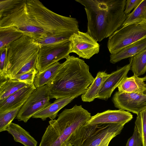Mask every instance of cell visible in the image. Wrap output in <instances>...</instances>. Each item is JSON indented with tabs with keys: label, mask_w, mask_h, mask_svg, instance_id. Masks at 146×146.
Wrapping results in <instances>:
<instances>
[{
	"label": "cell",
	"mask_w": 146,
	"mask_h": 146,
	"mask_svg": "<svg viewBox=\"0 0 146 146\" xmlns=\"http://www.w3.org/2000/svg\"><path fill=\"white\" fill-rule=\"evenodd\" d=\"M143 94L146 95V89L143 92Z\"/></svg>",
	"instance_id": "cell-36"
},
{
	"label": "cell",
	"mask_w": 146,
	"mask_h": 146,
	"mask_svg": "<svg viewBox=\"0 0 146 146\" xmlns=\"http://www.w3.org/2000/svg\"><path fill=\"white\" fill-rule=\"evenodd\" d=\"M49 92L47 85L36 88L21 108L15 118L26 123L35 114L48 106L51 104Z\"/></svg>",
	"instance_id": "cell-9"
},
{
	"label": "cell",
	"mask_w": 146,
	"mask_h": 146,
	"mask_svg": "<svg viewBox=\"0 0 146 146\" xmlns=\"http://www.w3.org/2000/svg\"><path fill=\"white\" fill-rule=\"evenodd\" d=\"M26 5L31 21L47 37H70L73 33L79 31L78 23L75 18L57 14L38 0H27Z\"/></svg>",
	"instance_id": "cell-4"
},
{
	"label": "cell",
	"mask_w": 146,
	"mask_h": 146,
	"mask_svg": "<svg viewBox=\"0 0 146 146\" xmlns=\"http://www.w3.org/2000/svg\"><path fill=\"white\" fill-rule=\"evenodd\" d=\"M113 139L112 138H110L104 140L97 146H108L110 142Z\"/></svg>",
	"instance_id": "cell-35"
},
{
	"label": "cell",
	"mask_w": 146,
	"mask_h": 146,
	"mask_svg": "<svg viewBox=\"0 0 146 146\" xmlns=\"http://www.w3.org/2000/svg\"><path fill=\"white\" fill-rule=\"evenodd\" d=\"M38 72L35 68L23 74L16 75L11 79L31 84H33L36 75Z\"/></svg>",
	"instance_id": "cell-28"
},
{
	"label": "cell",
	"mask_w": 146,
	"mask_h": 146,
	"mask_svg": "<svg viewBox=\"0 0 146 146\" xmlns=\"http://www.w3.org/2000/svg\"><path fill=\"white\" fill-rule=\"evenodd\" d=\"M0 79H5L4 77L6 60V47L0 49Z\"/></svg>",
	"instance_id": "cell-31"
},
{
	"label": "cell",
	"mask_w": 146,
	"mask_h": 146,
	"mask_svg": "<svg viewBox=\"0 0 146 146\" xmlns=\"http://www.w3.org/2000/svg\"><path fill=\"white\" fill-rule=\"evenodd\" d=\"M131 63L112 72L102 84L96 98L107 100L115 89L119 85L131 70Z\"/></svg>",
	"instance_id": "cell-14"
},
{
	"label": "cell",
	"mask_w": 146,
	"mask_h": 146,
	"mask_svg": "<svg viewBox=\"0 0 146 146\" xmlns=\"http://www.w3.org/2000/svg\"><path fill=\"white\" fill-rule=\"evenodd\" d=\"M143 78L145 81H146V75Z\"/></svg>",
	"instance_id": "cell-37"
},
{
	"label": "cell",
	"mask_w": 146,
	"mask_h": 146,
	"mask_svg": "<svg viewBox=\"0 0 146 146\" xmlns=\"http://www.w3.org/2000/svg\"><path fill=\"white\" fill-rule=\"evenodd\" d=\"M70 42L41 47L37 55L36 69L40 72L60 60L70 55Z\"/></svg>",
	"instance_id": "cell-10"
},
{
	"label": "cell",
	"mask_w": 146,
	"mask_h": 146,
	"mask_svg": "<svg viewBox=\"0 0 146 146\" xmlns=\"http://www.w3.org/2000/svg\"><path fill=\"white\" fill-rule=\"evenodd\" d=\"M137 115L135 125L141 137L142 146H146V109Z\"/></svg>",
	"instance_id": "cell-27"
},
{
	"label": "cell",
	"mask_w": 146,
	"mask_h": 146,
	"mask_svg": "<svg viewBox=\"0 0 146 146\" xmlns=\"http://www.w3.org/2000/svg\"><path fill=\"white\" fill-rule=\"evenodd\" d=\"M40 48L38 42L25 34L7 45L4 78L14 77L24 66L37 56Z\"/></svg>",
	"instance_id": "cell-5"
},
{
	"label": "cell",
	"mask_w": 146,
	"mask_h": 146,
	"mask_svg": "<svg viewBox=\"0 0 146 146\" xmlns=\"http://www.w3.org/2000/svg\"><path fill=\"white\" fill-rule=\"evenodd\" d=\"M36 88L33 84L10 95L0 103V112L9 111L23 105Z\"/></svg>",
	"instance_id": "cell-15"
},
{
	"label": "cell",
	"mask_w": 146,
	"mask_h": 146,
	"mask_svg": "<svg viewBox=\"0 0 146 146\" xmlns=\"http://www.w3.org/2000/svg\"><path fill=\"white\" fill-rule=\"evenodd\" d=\"M62 63L56 62L50 65L40 72H38L36 74L33 84L37 88L49 84L52 80Z\"/></svg>",
	"instance_id": "cell-22"
},
{
	"label": "cell",
	"mask_w": 146,
	"mask_h": 146,
	"mask_svg": "<svg viewBox=\"0 0 146 146\" xmlns=\"http://www.w3.org/2000/svg\"><path fill=\"white\" fill-rule=\"evenodd\" d=\"M146 49L145 38L125 47L116 54H110V62L112 64L116 63L123 59L133 57Z\"/></svg>",
	"instance_id": "cell-17"
},
{
	"label": "cell",
	"mask_w": 146,
	"mask_h": 146,
	"mask_svg": "<svg viewBox=\"0 0 146 146\" xmlns=\"http://www.w3.org/2000/svg\"><path fill=\"white\" fill-rule=\"evenodd\" d=\"M124 125L100 124L80 127L72 135L69 143L74 146H97L104 140L119 134Z\"/></svg>",
	"instance_id": "cell-7"
},
{
	"label": "cell",
	"mask_w": 146,
	"mask_h": 146,
	"mask_svg": "<svg viewBox=\"0 0 146 146\" xmlns=\"http://www.w3.org/2000/svg\"><path fill=\"white\" fill-rule=\"evenodd\" d=\"M143 0H127L126 2L124 12L127 15L134 8L135 9L140 4Z\"/></svg>",
	"instance_id": "cell-33"
},
{
	"label": "cell",
	"mask_w": 146,
	"mask_h": 146,
	"mask_svg": "<svg viewBox=\"0 0 146 146\" xmlns=\"http://www.w3.org/2000/svg\"><path fill=\"white\" fill-rule=\"evenodd\" d=\"M142 144L141 137L135 125L133 135L128 139L125 146H141Z\"/></svg>",
	"instance_id": "cell-30"
},
{
	"label": "cell",
	"mask_w": 146,
	"mask_h": 146,
	"mask_svg": "<svg viewBox=\"0 0 146 146\" xmlns=\"http://www.w3.org/2000/svg\"><path fill=\"white\" fill-rule=\"evenodd\" d=\"M6 131L13 136L14 140L24 146H37V142L29 133L17 124L12 122Z\"/></svg>",
	"instance_id": "cell-19"
},
{
	"label": "cell",
	"mask_w": 146,
	"mask_h": 146,
	"mask_svg": "<svg viewBox=\"0 0 146 146\" xmlns=\"http://www.w3.org/2000/svg\"><path fill=\"white\" fill-rule=\"evenodd\" d=\"M129 60L134 75L139 77L144 74L146 71V49L130 57Z\"/></svg>",
	"instance_id": "cell-24"
},
{
	"label": "cell",
	"mask_w": 146,
	"mask_h": 146,
	"mask_svg": "<svg viewBox=\"0 0 146 146\" xmlns=\"http://www.w3.org/2000/svg\"><path fill=\"white\" fill-rule=\"evenodd\" d=\"M143 77L134 75L126 77L117 87L120 93H135L143 94L146 89V84Z\"/></svg>",
	"instance_id": "cell-18"
},
{
	"label": "cell",
	"mask_w": 146,
	"mask_h": 146,
	"mask_svg": "<svg viewBox=\"0 0 146 146\" xmlns=\"http://www.w3.org/2000/svg\"><path fill=\"white\" fill-rule=\"evenodd\" d=\"M110 75V74H108L105 72H98L86 92L81 95L82 101L86 102L93 101L96 98L104 82Z\"/></svg>",
	"instance_id": "cell-20"
},
{
	"label": "cell",
	"mask_w": 146,
	"mask_h": 146,
	"mask_svg": "<svg viewBox=\"0 0 146 146\" xmlns=\"http://www.w3.org/2000/svg\"><path fill=\"white\" fill-rule=\"evenodd\" d=\"M0 81V103L16 92L31 85L9 78Z\"/></svg>",
	"instance_id": "cell-21"
},
{
	"label": "cell",
	"mask_w": 146,
	"mask_h": 146,
	"mask_svg": "<svg viewBox=\"0 0 146 146\" xmlns=\"http://www.w3.org/2000/svg\"><path fill=\"white\" fill-rule=\"evenodd\" d=\"M133 118L132 115L128 111L121 109L108 110L92 116L85 124L92 125L100 124L116 123L125 125Z\"/></svg>",
	"instance_id": "cell-13"
},
{
	"label": "cell",
	"mask_w": 146,
	"mask_h": 146,
	"mask_svg": "<svg viewBox=\"0 0 146 146\" xmlns=\"http://www.w3.org/2000/svg\"><path fill=\"white\" fill-rule=\"evenodd\" d=\"M146 38V26L138 24L121 26L109 37L107 46L111 54H115L125 47Z\"/></svg>",
	"instance_id": "cell-8"
},
{
	"label": "cell",
	"mask_w": 146,
	"mask_h": 146,
	"mask_svg": "<svg viewBox=\"0 0 146 146\" xmlns=\"http://www.w3.org/2000/svg\"><path fill=\"white\" fill-rule=\"evenodd\" d=\"M91 117L82 105L64 109L56 119L49 121L39 146H72L69 143L71 136Z\"/></svg>",
	"instance_id": "cell-3"
},
{
	"label": "cell",
	"mask_w": 146,
	"mask_h": 146,
	"mask_svg": "<svg viewBox=\"0 0 146 146\" xmlns=\"http://www.w3.org/2000/svg\"><path fill=\"white\" fill-rule=\"evenodd\" d=\"M83 5L88 20L87 33L97 41L109 37L120 27L127 15L126 0H75Z\"/></svg>",
	"instance_id": "cell-1"
},
{
	"label": "cell",
	"mask_w": 146,
	"mask_h": 146,
	"mask_svg": "<svg viewBox=\"0 0 146 146\" xmlns=\"http://www.w3.org/2000/svg\"><path fill=\"white\" fill-rule=\"evenodd\" d=\"M75 98L76 97H74L56 99L53 103L35 114L32 117L40 118L43 121L46 120L47 118L51 120L54 119L59 111Z\"/></svg>",
	"instance_id": "cell-16"
},
{
	"label": "cell",
	"mask_w": 146,
	"mask_h": 146,
	"mask_svg": "<svg viewBox=\"0 0 146 146\" xmlns=\"http://www.w3.org/2000/svg\"><path fill=\"white\" fill-rule=\"evenodd\" d=\"M23 105L9 111L0 112V132L6 131L8 127L17 116Z\"/></svg>",
	"instance_id": "cell-26"
},
{
	"label": "cell",
	"mask_w": 146,
	"mask_h": 146,
	"mask_svg": "<svg viewBox=\"0 0 146 146\" xmlns=\"http://www.w3.org/2000/svg\"><path fill=\"white\" fill-rule=\"evenodd\" d=\"M27 0H19L10 9L0 14V29L14 27L38 42L47 36L36 26L29 17Z\"/></svg>",
	"instance_id": "cell-6"
},
{
	"label": "cell",
	"mask_w": 146,
	"mask_h": 146,
	"mask_svg": "<svg viewBox=\"0 0 146 146\" xmlns=\"http://www.w3.org/2000/svg\"><path fill=\"white\" fill-rule=\"evenodd\" d=\"M112 101L116 108L137 115L146 109V95L143 94L117 91L113 95Z\"/></svg>",
	"instance_id": "cell-12"
},
{
	"label": "cell",
	"mask_w": 146,
	"mask_h": 146,
	"mask_svg": "<svg viewBox=\"0 0 146 146\" xmlns=\"http://www.w3.org/2000/svg\"><path fill=\"white\" fill-rule=\"evenodd\" d=\"M37 58V57L30 61L21 68L16 75L23 74L36 68Z\"/></svg>",
	"instance_id": "cell-32"
},
{
	"label": "cell",
	"mask_w": 146,
	"mask_h": 146,
	"mask_svg": "<svg viewBox=\"0 0 146 146\" xmlns=\"http://www.w3.org/2000/svg\"><path fill=\"white\" fill-rule=\"evenodd\" d=\"M48 84L50 99L77 97L84 94L95 78L84 61L69 56Z\"/></svg>",
	"instance_id": "cell-2"
},
{
	"label": "cell",
	"mask_w": 146,
	"mask_h": 146,
	"mask_svg": "<svg viewBox=\"0 0 146 146\" xmlns=\"http://www.w3.org/2000/svg\"><path fill=\"white\" fill-rule=\"evenodd\" d=\"M23 35L14 27L0 29V49L5 47Z\"/></svg>",
	"instance_id": "cell-25"
},
{
	"label": "cell",
	"mask_w": 146,
	"mask_h": 146,
	"mask_svg": "<svg viewBox=\"0 0 146 146\" xmlns=\"http://www.w3.org/2000/svg\"><path fill=\"white\" fill-rule=\"evenodd\" d=\"M69 40L70 53H75L80 57L89 59L99 52V44L87 32L78 31L72 35Z\"/></svg>",
	"instance_id": "cell-11"
},
{
	"label": "cell",
	"mask_w": 146,
	"mask_h": 146,
	"mask_svg": "<svg viewBox=\"0 0 146 146\" xmlns=\"http://www.w3.org/2000/svg\"><path fill=\"white\" fill-rule=\"evenodd\" d=\"M19 0H1L0 1V14L10 9L16 4Z\"/></svg>",
	"instance_id": "cell-34"
},
{
	"label": "cell",
	"mask_w": 146,
	"mask_h": 146,
	"mask_svg": "<svg viewBox=\"0 0 146 146\" xmlns=\"http://www.w3.org/2000/svg\"><path fill=\"white\" fill-rule=\"evenodd\" d=\"M133 24L146 26V0L142 1L131 13L128 15L121 26Z\"/></svg>",
	"instance_id": "cell-23"
},
{
	"label": "cell",
	"mask_w": 146,
	"mask_h": 146,
	"mask_svg": "<svg viewBox=\"0 0 146 146\" xmlns=\"http://www.w3.org/2000/svg\"><path fill=\"white\" fill-rule=\"evenodd\" d=\"M70 37L65 36H49L38 42L41 47L53 45L69 40Z\"/></svg>",
	"instance_id": "cell-29"
}]
</instances>
